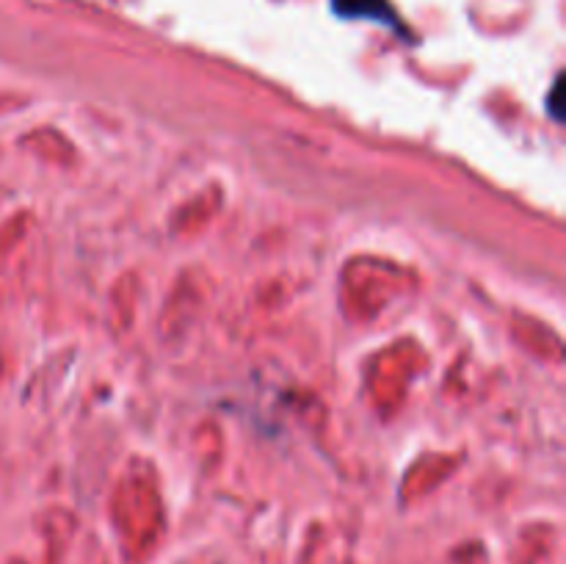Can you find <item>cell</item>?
<instances>
[{
    "label": "cell",
    "mask_w": 566,
    "mask_h": 564,
    "mask_svg": "<svg viewBox=\"0 0 566 564\" xmlns=\"http://www.w3.org/2000/svg\"><path fill=\"white\" fill-rule=\"evenodd\" d=\"M332 9L346 20H376L381 25L398 28L396 11L387 0H332Z\"/></svg>",
    "instance_id": "cell-1"
}]
</instances>
